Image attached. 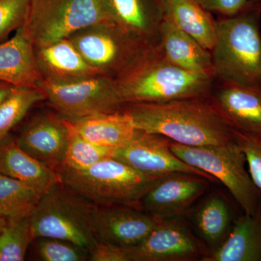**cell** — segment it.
I'll return each instance as SVG.
<instances>
[{
  "instance_id": "1",
  "label": "cell",
  "mask_w": 261,
  "mask_h": 261,
  "mask_svg": "<svg viewBox=\"0 0 261 261\" xmlns=\"http://www.w3.org/2000/svg\"><path fill=\"white\" fill-rule=\"evenodd\" d=\"M137 129L167 137L180 145H221L235 139L234 129L210 95L169 102L129 103L123 110Z\"/></svg>"
},
{
  "instance_id": "2",
  "label": "cell",
  "mask_w": 261,
  "mask_h": 261,
  "mask_svg": "<svg viewBox=\"0 0 261 261\" xmlns=\"http://www.w3.org/2000/svg\"><path fill=\"white\" fill-rule=\"evenodd\" d=\"M261 0L216 19L212 55L215 80L261 89Z\"/></svg>"
},
{
  "instance_id": "3",
  "label": "cell",
  "mask_w": 261,
  "mask_h": 261,
  "mask_svg": "<svg viewBox=\"0 0 261 261\" xmlns=\"http://www.w3.org/2000/svg\"><path fill=\"white\" fill-rule=\"evenodd\" d=\"M116 82L125 105L207 97L212 90L214 78L172 64L157 44Z\"/></svg>"
},
{
  "instance_id": "4",
  "label": "cell",
  "mask_w": 261,
  "mask_h": 261,
  "mask_svg": "<svg viewBox=\"0 0 261 261\" xmlns=\"http://www.w3.org/2000/svg\"><path fill=\"white\" fill-rule=\"evenodd\" d=\"M94 205L61 181L43 195L32 214L34 238L71 242L91 252L99 243L94 227Z\"/></svg>"
},
{
  "instance_id": "5",
  "label": "cell",
  "mask_w": 261,
  "mask_h": 261,
  "mask_svg": "<svg viewBox=\"0 0 261 261\" xmlns=\"http://www.w3.org/2000/svg\"><path fill=\"white\" fill-rule=\"evenodd\" d=\"M61 181L96 206L137 207L161 176L137 171L114 158L102 160L82 171L60 169Z\"/></svg>"
},
{
  "instance_id": "6",
  "label": "cell",
  "mask_w": 261,
  "mask_h": 261,
  "mask_svg": "<svg viewBox=\"0 0 261 261\" xmlns=\"http://www.w3.org/2000/svg\"><path fill=\"white\" fill-rule=\"evenodd\" d=\"M68 38L99 75L115 81L157 45L146 42L112 20L80 29Z\"/></svg>"
},
{
  "instance_id": "7",
  "label": "cell",
  "mask_w": 261,
  "mask_h": 261,
  "mask_svg": "<svg viewBox=\"0 0 261 261\" xmlns=\"http://www.w3.org/2000/svg\"><path fill=\"white\" fill-rule=\"evenodd\" d=\"M171 149L184 162L221 182L244 213L253 214L261 205V191L250 177L236 138L224 145L201 147L171 142Z\"/></svg>"
},
{
  "instance_id": "8",
  "label": "cell",
  "mask_w": 261,
  "mask_h": 261,
  "mask_svg": "<svg viewBox=\"0 0 261 261\" xmlns=\"http://www.w3.org/2000/svg\"><path fill=\"white\" fill-rule=\"evenodd\" d=\"M108 20H112L106 0H30L22 29L34 47H39Z\"/></svg>"
},
{
  "instance_id": "9",
  "label": "cell",
  "mask_w": 261,
  "mask_h": 261,
  "mask_svg": "<svg viewBox=\"0 0 261 261\" xmlns=\"http://www.w3.org/2000/svg\"><path fill=\"white\" fill-rule=\"evenodd\" d=\"M38 87L49 106L68 120L118 112L124 106L116 81L102 75L64 84L42 81Z\"/></svg>"
},
{
  "instance_id": "10",
  "label": "cell",
  "mask_w": 261,
  "mask_h": 261,
  "mask_svg": "<svg viewBox=\"0 0 261 261\" xmlns=\"http://www.w3.org/2000/svg\"><path fill=\"white\" fill-rule=\"evenodd\" d=\"M207 254L185 215L160 218L149 234L128 250L129 261H202Z\"/></svg>"
},
{
  "instance_id": "11",
  "label": "cell",
  "mask_w": 261,
  "mask_h": 261,
  "mask_svg": "<svg viewBox=\"0 0 261 261\" xmlns=\"http://www.w3.org/2000/svg\"><path fill=\"white\" fill-rule=\"evenodd\" d=\"M171 142L163 136L136 128L132 140L123 147L115 149L113 158L150 176H161L173 172H184L199 175L212 183H217L210 175L178 159L171 149Z\"/></svg>"
},
{
  "instance_id": "12",
  "label": "cell",
  "mask_w": 261,
  "mask_h": 261,
  "mask_svg": "<svg viewBox=\"0 0 261 261\" xmlns=\"http://www.w3.org/2000/svg\"><path fill=\"white\" fill-rule=\"evenodd\" d=\"M211 184L199 175L168 173L155 181L137 207L161 219L181 216L209 191Z\"/></svg>"
},
{
  "instance_id": "13",
  "label": "cell",
  "mask_w": 261,
  "mask_h": 261,
  "mask_svg": "<svg viewBox=\"0 0 261 261\" xmlns=\"http://www.w3.org/2000/svg\"><path fill=\"white\" fill-rule=\"evenodd\" d=\"M70 132L64 117L56 111H41L24 127L16 142L25 152L58 171L64 161Z\"/></svg>"
},
{
  "instance_id": "14",
  "label": "cell",
  "mask_w": 261,
  "mask_h": 261,
  "mask_svg": "<svg viewBox=\"0 0 261 261\" xmlns=\"http://www.w3.org/2000/svg\"><path fill=\"white\" fill-rule=\"evenodd\" d=\"M160 218L130 205L94 206V230L99 242L123 248L137 246Z\"/></svg>"
},
{
  "instance_id": "15",
  "label": "cell",
  "mask_w": 261,
  "mask_h": 261,
  "mask_svg": "<svg viewBox=\"0 0 261 261\" xmlns=\"http://www.w3.org/2000/svg\"><path fill=\"white\" fill-rule=\"evenodd\" d=\"M185 216L208 251L207 255L226 241L238 217L231 202L220 190L206 192Z\"/></svg>"
},
{
  "instance_id": "16",
  "label": "cell",
  "mask_w": 261,
  "mask_h": 261,
  "mask_svg": "<svg viewBox=\"0 0 261 261\" xmlns=\"http://www.w3.org/2000/svg\"><path fill=\"white\" fill-rule=\"evenodd\" d=\"M210 97L233 129L261 135V89L214 79Z\"/></svg>"
},
{
  "instance_id": "17",
  "label": "cell",
  "mask_w": 261,
  "mask_h": 261,
  "mask_svg": "<svg viewBox=\"0 0 261 261\" xmlns=\"http://www.w3.org/2000/svg\"><path fill=\"white\" fill-rule=\"evenodd\" d=\"M34 48L36 63L42 82L69 83L99 75L84 59L68 38Z\"/></svg>"
},
{
  "instance_id": "18",
  "label": "cell",
  "mask_w": 261,
  "mask_h": 261,
  "mask_svg": "<svg viewBox=\"0 0 261 261\" xmlns=\"http://www.w3.org/2000/svg\"><path fill=\"white\" fill-rule=\"evenodd\" d=\"M158 44L163 56L172 64L214 78L211 51L167 19H163L160 27Z\"/></svg>"
},
{
  "instance_id": "19",
  "label": "cell",
  "mask_w": 261,
  "mask_h": 261,
  "mask_svg": "<svg viewBox=\"0 0 261 261\" xmlns=\"http://www.w3.org/2000/svg\"><path fill=\"white\" fill-rule=\"evenodd\" d=\"M111 20L152 44H159L162 0H106Z\"/></svg>"
},
{
  "instance_id": "20",
  "label": "cell",
  "mask_w": 261,
  "mask_h": 261,
  "mask_svg": "<svg viewBox=\"0 0 261 261\" xmlns=\"http://www.w3.org/2000/svg\"><path fill=\"white\" fill-rule=\"evenodd\" d=\"M0 173L44 194L61 181L56 170L25 152L9 135L0 142Z\"/></svg>"
},
{
  "instance_id": "21",
  "label": "cell",
  "mask_w": 261,
  "mask_h": 261,
  "mask_svg": "<svg viewBox=\"0 0 261 261\" xmlns=\"http://www.w3.org/2000/svg\"><path fill=\"white\" fill-rule=\"evenodd\" d=\"M42 81L34 46L21 27L14 37L0 43V82L15 87H38Z\"/></svg>"
},
{
  "instance_id": "22",
  "label": "cell",
  "mask_w": 261,
  "mask_h": 261,
  "mask_svg": "<svg viewBox=\"0 0 261 261\" xmlns=\"http://www.w3.org/2000/svg\"><path fill=\"white\" fill-rule=\"evenodd\" d=\"M202 261H261V205L238 216L226 241Z\"/></svg>"
},
{
  "instance_id": "23",
  "label": "cell",
  "mask_w": 261,
  "mask_h": 261,
  "mask_svg": "<svg viewBox=\"0 0 261 261\" xmlns=\"http://www.w3.org/2000/svg\"><path fill=\"white\" fill-rule=\"evenodd\" d=\"M68 121L73 129L86 140L113 149L126 145L136 130L129 115L123 111L91 115Z\"/></svg>"
},
{
  "instance_id": "24",
  "label": "cell",
  "mask_w": 261,
  "mask_h": 261,
  "mask_svg": "<svg viewBox=\"0 0 261 261\" xmlns=\"http://www.w3.org/2000/svg\"><path fill=\"white\" fill-rule=\"evenodd\" d=\"M164 18L211 51L216 38V19L196 0H162Z\"/></svg>"
},
{
  "instance_id": "25",
  "label": "cell",
  "mask_w": 261,
  "mask_h": 261,
  "mask_svg": "<svg viewBox=\"0 0 261 261\" xmlns=\"http://www.w3.org/2000/svg\"><path fill=\"white\" fill-rule=\"evenodd\" d=\"M44 193L0 173V216L17 219L31 216Z\"/></svg>"
},
{
  "instance_id": "26",
  "label": "cell",
  "mask_w": 261,
  "mask_h": 261,
  "mask_svg": "<svg viewBox=\"0 0 261 261\" xmlns=\"http://www.w3.org/2000/svg\"><path fill=\"white\" fill-rule=\"evenodd\" d=\"M42 89L35 87H14L0 105V142L18 124L37 103L45 101Z\"/></svg>"
},
{
  "instance_id": "27",
  "label": "cell",
  "mask_w": 261,
  "mask_h": 261,
  "mask_svg": "<svg viewBox=\"0 0 261 261\" xmlns=\"http://www.w3.org/2000/svg\"><path fill=\"white\" fill-rule=\"evenodd\" d=\"M69 124L70 132L68 147L63 165L58 170L82 171L102 160L113 158L116 149L102 147L89 142L73 129L70 122Z\"/></svg>"
},
{
  "instance_id": "28",
  "label": "cell",
  "mask_w": 261,
  "mask_h": 261,
  "mask_svg": "<svg viewBox=\"0 0 261 261\" xmlns=\"http://www.w3.org/2000/svg\"><path fill=\"white\" fill-rule=\"evenodd\" d=\"M30 216L9 219L0 233V261H22L34 242Z\"/></svg>"
},
{
  "instance_id": "29",
  "label": "cell",
  "mask_w": 261,
  "mask_h": 261,
  "mask_svg": "<svg viewBox=\"0 0 261 261\" xmlns=\"http://www.w3.org/2000/svg\"><path fill=\"white\" fill-rule=\"evenodd\" d=\"M35 251L42 261L89 260V253L71 242L53 238H37Z\"/></svg>"
},
{
  "instance_id": "30",
  "label": "cell",
  "mask_w": 261,
  "mask_h": 261,
  "mask_svg": "<svg viewBox=\"0 0 261 261\" xmlns=\"http://www.w3.org/2000/svg\"><path fill=\"white\" fill-rule=\"evenodd\" d=\"M30 0H0V42L23 27Z\"/></svg>"
},
{
  "instance_id": "31",
  "label": "cell",
  "mask_w": 261,
  "mask_h": 261,
  "mask_svg": "<svg viewBox=\"0 0 261 261\" xmlns=\"http://www.w3.org/2000/svg\"><path fill=\"white\" fill-rule=\"evenodd\" d=\"M234 135L245 154L250 177L261 191V135L234 130Z\"/></svg>"
},
{
  "instance_id": "32",
  "label": "cell",
  "mask_w": 261,
  "mask_h": 261,
  "mask_svg": "<svg viewBox=\"0 0 261 261\" xmlns=\"http://www.w3.org/2000/svg\"><path fill=\"white\" fill-rule=\"evenodd\" d=\"M207 11L219 16H231L243 11L252 0H196Z\"/></svg>"
},
{
  "instance_id": "33",
  "label": "cell",
  "mask_w": 261,
  "mask_h": 261,
  "mask_svg": "<svg viewBox=\"0 0 261 261\" xmlns=\"http://www.w3.org/2000/svg\"><path fill=\"white\" fill-rule=\"evenodd\" d=\"M92 261H129L128 250L112 244L99 242L89 255Z\"/></svg>"
},
{
  "instance_id": "34",
  "label": "cell",
  "mask_w": 261,
  "mask_h": 261,
  "mask_svg": "<svg viewBox=\"0 0 261 261\" xmlns=\"http://www.w3.org/2000/svg\"><path fill=\"white\" fill-rule=\"evenodd\" d=\"M14 87L9 83L0 82V105L8 97Z\"/></svg>"
},
{
  "instance_id": "35",
  "label": "cell",
  "mask_w": 261,
  "mask_h": 261,
  "mask_svg": "<svg viewBox=\"0 0 261 261\" xmlns=\"http://www.w3.org/2000/svg\"><path fill=\"white\" fill-rule=\"evenodd\" d=\"M8 219H5V218L1 217L0 216V233L3 231V228L6 226L7 223H8Z\"/></svg>"
}]
</instances>
